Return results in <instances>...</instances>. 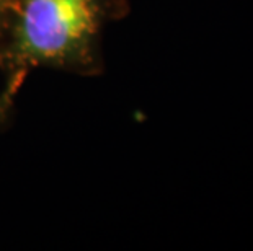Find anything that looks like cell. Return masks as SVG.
<instances>
[{
    "mask_svg": "<svg viewBox=\"0 0 253 251\" xmlns=\"http://www.w3.org/2000/svg\"><path fill=\"white\" fill-rule=\"evenodd\" d=\"M8 2L10 0H0V21H2V13H3V10H5V7H7Z\"/></svg>",
    "mask_w": 253,
    "mask_h": 251,
    "instance_id": "3957f363",
    "label": "cell"
},
{
    "mask_svg": "<svg viewBox=\"0 0 253 251\" xmlns=\"http://www.w3.org/2000/svg\"><path fill=\"white\" fill-rule=\"evenodd\" d=\"M13 98H15V93L8 92V90H5V92L0 95V126L8 119L10 111H12V106H13Z\"/></svg>",
    "mask_w": 253,
    "mask_h": 251,
    "instance_id": "7a4b0ae2",
    "label": "cell"
},
{
    "mask_svg": "<svg viewBox=\"0 0 253 251\" xmlns=\"http://www.w3.org/2000/svg\"><path fill=\"white\" fill-rule=\"evenodd\" d=\"M108 0H10L0 21L5 90L17 93L35 69L95 75L103 69L101 33Z\"/></svg>",
    "mask_w": 253,
    "mask_h": 251,
    "instance_id": "6da1fadb",
    "label": "cell"
}]
</instances>
